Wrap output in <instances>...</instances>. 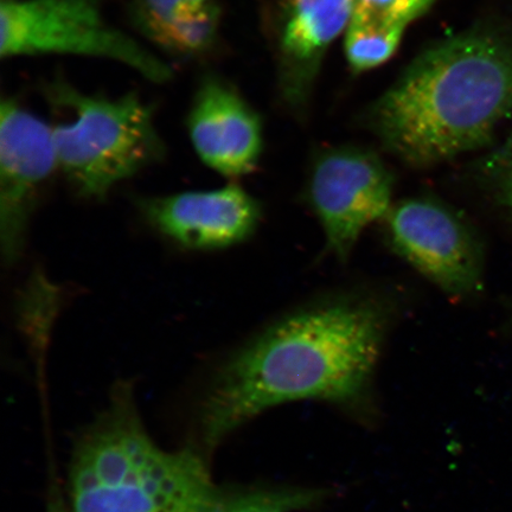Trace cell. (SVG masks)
Instances as JSON below:
<instances>
[{"label":"cell","instance_id":"1","mask_svg":"<svg viewBox=\"0 0 512 512\" xmlns=\"http://www.w3.org/2000/svg\"><path fill=\"white\" fill-rule=\"evenodd\" d=\"M400 313L396 294L356 287L275 319L216 370L200 408L203 446L211 450L255 416L290 402L369 405Z\"/></svg>","mask_w":512,"mask_h":512},{"label":"cell","instance_id":"2","mask_svg":"<svg viewBox=\"0 0 512 512\" xmlns=\"http://www.w3.org/2000/svg\"><path fill=\"white\" fill-rule=\"evenodd\" d=\"M512 114V42L476 27L422 51L367 113L384 149L413 168L490 142Z\"/></svg>","mask_w":512,"mask_h":512},{"label":"cell","instance_id":"3","mask_svg":"<svg viewBox=\"0 0 512 512\" xmlns=\"http://www.w3.org/2000/svg\"><path fill=\"white\" fill-rule=\"evenodd\" d=\"M222 495L198 448L166 451L153 441L127 383L114 388L70 460V512H208Z\"/></svg>","mask_w":512,"mask_h":512},{"label":"cell","instance_id":"4","mask_svg":"<svg viewBox=\"0 0 512 512\" xmlns=\"http://www.w3.org/2000/svg\"><path fill=\"white\" fill-rule=\"evenodd\" d=\"M48 95L68 114L51 126L59 170L79 196L104 200L119 183L162 160L155 114L138 94L111 98L56 81Z\"/></svg>","mask_w":512,"mask_h":512},{"label":"cell","instance_id":"5","mask_svg":"<svg viewBox=\"0 0 512 512\" xmlns=\"http://www.w3.org/2000/svg\"><path fill=\"white\" fill-rule=\"evenodd\" d=\"M104 2L3 0L0 56L92 57L123 64L150 82L165 83L174 78L169 63L107 21Z\"/></svg>","mask_w":512,"mask_h":512},{"label":"cell","instance_id":"6","mask_svg":"<svg viewBox=\"0 0 512 512\" xmlns=\"http://www.w3.org/2000/svg\"><path fill=\"white\" fill-rule=\"evenodd\" d=\"M382 221L388 247L446 296L465 299L482 288L483 242L456 208L433 196L409 197Z\"/></svg>","mask_w":512,"mask_h":512},{"label":"cell","instance_id":"7","mask_svg":"<svg viewBox=\"0 0 512 512\" xmlns=\"http://www.w3.org/2000/svg\"><path fill=\"white\" fill-rule=\"evenodd\" d=\"M394 177L375 152L337 146L320 152L312 164L306 200L323 229L326 249L347 261L371 223L392 208Z\"/></svg>","mask_w":512,"mask_h":512},{"label":"cell","instance_id":"8","mask_svg":"<svg viewBox=\"0 0 512 512\" xmlns=\"http://www.w3.org/2000/svg\"><path fill=\"white\" fill-rule=\"evenodd\" d=\"M59 170L53 126L4 99L0 106V240L5 265L23 253L38 192Z\"/></svg>","mask_w":512,"mask_h":512},{"label":"cell","instance_id":"9","mask_svg":"<svg viewBox=\"0 0 512 512\" xmlns=\"http://www.w3.org/2000/svg\"><path fill=\"white\" fill-rule=\"evenodd\" d=\"M139 208L160 234L189 249L239 245L261 221L259 202L238 184L144 198Z\"/></svg>","mask_w":512,"mask_h":512},{"label":"cell","instance_id":"10","mask_svg":"<svg viewBox=\"0 0 512 512\" xmlns=\"http://www.w3.org/2000/svg\"><path fill=\"white\" fill-rule=\"evenodd\" d=\"M187 126L196 155L217 174L238 178L258 165L264 146L261 120L228 83L216 78L202 82Z\"/></svg>","mask_w":512,"mask_h":512},{"label":"cell","instance_id":"11","mask_svg":"<svg viewBox=\"0 0 512 512\" xmlns=\"http://www.w3.org/2000/svg\"><path fill=\"white\" fill-rule=\"evenodd\" d=\"M354 0H283L279 27L280 89L292 110L309 102L326 51L347 30Z\"/></svg>","mask_w":512,"mask_h":512},{"label":"cell","instance_id":"12","mask_svg":"<svg viewBox=\"0 0 512 512\" xmlns=\"http://www.w3.org/2000/svg\"><path fill=\"white\" fill-rule=\"evenodd\" d=\"M132 10L134 22L147 37L178 54L202 53L219 31L215 0H134Z\"/></svg>","mask_w":512,"mask_h":512},{"label":"cell","instance_id":"13","mask_svg":"<svg viewBox=\"0 0 512 512\" xmlns=\"http://www.w3.org/2000/svg\"><path fill=\"white\" fill-rule=\"evenodd\" d=\"M406 29L351 21L345 30V56L357 73L381 66L398 50Z\"/></svg>","mask_w":512,"mask_h":512},{"label":"cell","instance_id":"14","mask_svg":"<svg viewBox=\"0 0 512 512\" xmlns=\"http://www.w3.org/2000/svg\"><path fill=\"white\" fill-rule=\"evenodd\" d=\"M438 0H354L351 21L377 27L406 29Z\"/></svg>","mask_w":512,"mask_h":512},{"label":"cell","instance_id":"15","mask_svg":"<svg viewBox=\"0 0 512 512\" xmlns=\"http://www.w3.org/2000/svg\"><path fill=\"white\" fill-rule=\"evenodd\" d=\"M483 171L496 200L512 209V134L485 160Z\"/></svg>","mask_w":512,"mask_h":512},{"label":"cell","instance_id":"16","mask_svg":"<svg viewBox=\"0 0 512 512\" xmlns=\"http://www.w3.org/2000/svg\"><path fill=\"white\" fill-rule=\"evenodd\" d=\"M292 503L294 498L270 494L222 495L208 512H281Z\"/></svg>","mask_w":512,"mask_h":512},{"label":"cell","instance_id":"17","mask_svg":"<svg viewBox=\"0 0 512 512\" xmlns=\"http://www.w3.org/2000/svg\"><path fill=\"white\" fill-rule=\"evenodd\" d=\"M47 512H70L59 485H53L49 491Z\"/></svg>","mask_w":512,"mask_h":512}]
</instances>
